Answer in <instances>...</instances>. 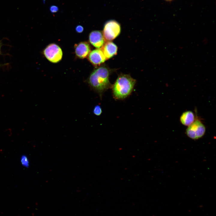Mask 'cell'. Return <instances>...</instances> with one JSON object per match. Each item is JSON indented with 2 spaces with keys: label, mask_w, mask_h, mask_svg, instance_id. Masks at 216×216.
<instances>
[{
  "label": "cell",
  "mask_w": 216,
  "mask_h": 216,
  "mask_svg": "<svg viewBox=\"0 0 216 216\" xmlns=\"http://www.w3.org/2000/svg\"><path fill=\"white\" fill-rule=\"evenodd\" d=\"M75 53L80 58H86L90 52L89 44L86 42H82L75 45Z\"/></svg>",
  "instance_id": "8"
},
{
  "label": "cell",
  "mask_w": 216,
  "mask_h": 216,
  "mask_svg": "<svg viewBox=\"0 0 216 216\" xmlns=\"http://www.w3.org/2000/svg\"><path fill=\"white\" fill-rule=\"evenodd\" d=\"M20 160L22 166L26 168L28 167L29 162L26 155L24 154L22 155L21 157Z\"/></svg>",
  "instance_id": "11"
},
{
  "label": "cell",
  "mask_w": 216,
  "mask_h": 216,
  "mask_svg": "<svg viewBox=\"0 0 216 216\" xmlns=\"http://www.w3.org/2000/svg\"><path fill=\"white\" fill-rule=\"evenodd\" d=\"M106 59L110 58L117 54V47L113 42L108 41L100 48Z\"/></svg>",
  "instance_id": "9"
},
{
  "label": "cell",
  "mask_w": 216,
  "mask_h": 216,
  "mask_svg": "<svg viewBox=\"0 0 216 216\" xmlns=\"http://www.w3.org/2000/svg\"><path fill=\"white\" fill-rule=\"evenodd\" d=\"M89 38L90 43L98 48L101 47L105 42L103 35L102 32L100 31H92L89 35Z\"/></svg>",
  "instance_id": "7"
},
{
  "label": "cell",
  "mask_w": 216,
  "mask_h": 216,
  "mask_svg": "<svg viewBox=\"0 0 216 216\" xmlns=\"http://www.w3.org/2000/svg\"><path fill=\"white\" fill-rule=\"evenodd\" d=\"M110 72L108 68L100 67L92 73L88 80L89 86L100 98L104 92L112 87V85L109 80Z\"/></svg>",
  "instance_id": "1"
},
{
  "label": "cell",
  "mask_w": 216,
  "mask_h": 216,
  "mask_svg": "<svg viewBox=\"0 0 216 216\" xmlns=\"http://www.w3.org/2000/svg\"><path fill=\"white\" fill-rule=\"evenodd\" d=\"M93 112L96 116H100L102 113V110L100 106L99 105L96 106L93 109Z\"/></svg>",
  "instance_id": "12"
},
{
  "label": "cell",
  "mask_w": 216,
  "mask_h": 216,
  "mask_svg": "<svg viewBox=\"0 0 216 216\" xmlns=\"http://www.w3.org/2000/svg\"><path fill=\"white\" fill-rule=\"evenodd\" d=\"M1 46H2L1 43L0 42V54L1 53Z\"/></svg>",
  "instance_id": "15"
},
{
  "label": "cell",
  "mask_w": 216,
  "mask_h": 216,
  "mask_svg": "<svg viewBox=\"0 0 216 216\" xmlns=\"http://www.w3.org/2000/svg\"><path fill=\"white\" fill-rule=\"evenodd\" d=\"M165 0L166 1H167V2H170V1H172L173 0Z\"/></svg>",
  "instance_id": "16"
},
{
  "label": "cell",
  "mask_w": 216,
  "mask_h": 216,
  "mask_svg": "<svg viewBox=\"0 0 216 216\" xmlns=\"http://www.w3.org/2000/svg\"><path fill=\"white\" fill-rule=\"evenodd\" d=\"M206 128L204 124L199 120H196L188 126L186 130L187 136L194 140L199 139L205 134Z\"/></svg>",
  "instance_id": "5"
},
{
  "label": "cell",
  "mask_w": 216,
  "mask_h": 216,
  "mask_svg": "<svg viewBox=\"0 0 216 216\" xmlns=\"http://www.w3.org/2000/svg\"><path fill=\"white\" fill-rule=\"evenodd\" d=\"M76 31L78 33H82L83 31V27L81 25L77 26L75 28Z\"/></svg>",
  "instance_id": "14"
},
{
  "label": "cell",
  "mask_w": 216,
  "mask_h": 216,
  "mask_svg": "<svg viewBox=\"0 0 216 216\" xmlns=\"http://www.w3.org/2000/svg\"><path fill=\"white\" fill-rule=\"evenodd\" d=\"M136 82L129 75H119L111 87L114 98L121 100L127 97L133 91Z\"/></svg>",
  "instance_id": "2"
},
{
  "label": "cell",
  "mask_w": 216,
  "mask_h": 216,
  "mask_svg": "<svg viewBox=\"0 0 216 216\" xmlns=\"http://www.w3.org/2000/svg\"><path fill=\"white\" fill-rule=\"evenodd\" d=\"M50 10L52 13H56L58 11V7L56 5H52L50 8Z\"/></svg>",
  "instance_id": "13"
},
{
  "label": "cell",
  "mask_w": 216,
  "mask_h": 216,
  "mask_svg": "<svg viewBox=\"0 0 216 216\" xmlns=\"http://www.w3.org/2000/svg\"><path fill=\"white\" fill-rule=\"evenodd\" d=\"M195 121L194 113L190 111H188L182 113L180 117V121L183 125L189 126Z\"/></svg>",
  "instance_id": "10"
},
{
  "label": "cell",
  "mask_w": 216,
  "mask_h": 216,
  "mask_svg": "<svg viewBox=\"0 0 216 216\" xmlns=\"http://www.w3.org/2000/svg\"><path fill=\"white\" fill-rule=\"evenodd\" d=\"M120 31V26L117 22L113 20L108 21L105 24L104 28L103 35L105 40H113L119 35Z\"/></svg>",
  "instance_id": "3"
},
{
  "label": "cell",
  "mask_w": 216,
  "mask_h": 216,
  "mask_svg": "<svg viewBox=\"0 0 216 216\" xmlns=\"http://www.w3.org/2000/svg\"><path fill=\"white\" fill-rule=\"evenodd\" d=\"M43 53L47 59L53 63L59 62L62 59L63 55L61 48L54 43L48 45L44 50Z\"/></svg>",
  "instance_id": "4"
},
{
  "label": "cell",
  "mask_w": 216,
  "mask_h": 216,
  "mask_svg": "<svg viewBox=\"0 0 216 216\" xmlns=\"http://www.w3.org/2000/svg\"><path fill=\"white\" fill-rule=\"evenodd\" d=\"M88 59L93 65H100L106 59L101 49L98 48L93 50L89 53Z\"/></svg>",
  "instance_id": "6"
}]
</instances>
